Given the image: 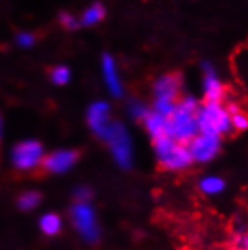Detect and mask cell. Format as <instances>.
<instances>
[{"mask_svg":"<svg viewBox=\"0 0 248 250\" xmlns=\"http://www.w3.org/2000/svg\"><path fill=\"white\" fill-rule=\"evenodd\" d=\"M197 101L188 97L178 103L176 110L169 118L167 124V136L181 142V144H190L196 137L199 130V121H197V112H199Z\"/></svg>","mask_w":248,"mask_h":250,"instance_id":"cell-1","label":"cell"},{"mask_svg":"<svg viewBox=\"0 0 248 250\" xmlns=\"http://www.w3.org/2000/svg\"><path fill=\"white\" fill-rule=\"evenodd\" d=\"M153 149L158 165L167 172H185L194 163L190 146L169 136L153 140Z\"/></svg>","mask_w":248,"mask_h":250,"instance_id":"cell-2","label":"cell"},{"mask_svg":"<svg viewBox=\"0 0 248 250\" xmlns=\"http://www.w3.org/2000/svg\"><path fill=\"white\" fill-rule=\"evenodd\" d=\"M200 133H209L215 136H226L233 130L232 115L220 103L208 101L199 107L197 112Z\"/></svg>","mask_w":248,"mask_h":250,"instance_id":"cell-3","label":"cell"},{"mask_svg":"<svg viewBox=\"0 0 248 250\" xmlns=\"http://www.w3.org/2000/svg\"><path fill=\"white\" fill-rule=\"evenodd\" d=\"M71 222L83 241L95 244L101 237V229L95 208L89 202L76 201L71 207Z\"/></svg>","mask_w":248,"mask_h":250,"instance_id":"cell-4","label":"cell"},{"mask_svg":"<svg viewBox=\"0 0 248 250\" xmlns=\"http://www.w3.org/2000/svg\"><path fill=\"white\" fill-rule=\"evenodd\" d=\"M107 142L109 149L114 158V162L122 169H130L133 165V142L131 137L120 122H113L104 139Z\"/></svg>","mask_w":248,"mask_h":250,"instance_id":"cell-5","label":"cell"},{"mask_svg":"<svg viewBox=\"0 0 248 250\" xmlns=\"http://www.w3.org/2000/svg\"><path fill=\"white\" fill-rule=\"evenodd\" d=\"M155 94V104L153 110L163 115L166 118H170L172 113L178 107V97H179V79L176 76H164L155 83L153 87Z\"/></svg>","mask_w":248,"mask_h":250,"instance_id":"cell-6","label":"cell"},{"mask_svg":"<svg viewBox=\"0 0 248 250\" xmlns=\"http://www.w3.org/2000/svg\"><path fill=\"white\" fill-rule=\"evenodd\" d=\"M44 148L37 140H23L11 152V162L20 172H32L44 163Z\"/></svg>","mask_w":248,"mask_h":250,"instance_id":"cell-7","label":"cell"},{"mask_svg":"<svg viewBox=\"0 0 248 250\" xmlns=\"http://www.w3.org/2000/svg\"><path fill=\"white\" fill-rule=\"evenodd\" d=\"M190 151L194 158V163H209L212 162L221 149V137L209 133H199L190 144Z\"/></svg>","mask_w":248,"mask_h":250,"instance_id":"cell-8","label":"cell"},{"mask_svg":"<svg viewBox=\"0 0 248 250\" xmlns=\"http://www.w3.org/2000/svg\"><path fill=\"white\" fill-rule=\"evenodd\" d=\"M78 160V154L73 149H59L48 154L44 158L42 167L45 172L48 173H65L68 170H71Z\"/></svg>","mask_w":248,"mask_h":250,"instance_id":"cell-9","label":"cell"},{"mask_svg":"<svg viewBox=\"0 0 248 250\" xmlns=\"http://www.w3.org/2000/svg\"><path fill=\"white\" fill-rule=\"evenodd\" d=\"M87 122H89L91 130L101 139L107 134L110 125L113 124L110 121V107L104 101L94 103L89 110H87Z\"/></svg>","mask_w":248,"mask_h":250,"instance_id":"cell-10","label":"cell"},{"mask_svg":"<svg viewBox=\"0 0 248 250\" xmlns=\"http://www.w3.org/2000/svg\"><path fill=\"white\" fill-rule=\"evenodd\" d=\"M101 71H102V79L105 82V86H107L110 94L114 97H120L123 94V84L120 82L116 61L112 56L105 55L101 62Z\"/></svg>","mask_w":248,"mask_h":250,"instance_id":"cell-11","label":"cell"},{"mask_svg":"<svg viewBox=\"0 0 248 250\" xmlns=\"http://www.w3.org/2000/svg\"><path fill=\"white\" fill-rule=\"evenodd\" d=\"M203 71H205V79H203V91L205 97L208 101L212 103H220L223 97V84L220 79L215 74V69L210 63L205 62L203 63Z\"/></svg>","mask_w":248,"mask_h":250,"instance_id":"cell-12","label":"cell"},{"mask_svg":"<svg viewBox=\"0 0 248 250\" xmlns=\"http://www.w3.org/2000/svg\"><path fill=\"white\" fill-rule=\"evenodd\" d=\"M145 127L148 130V133L151 134V137L153 140L167 136V124H169V118L159 115L158 112H149V115L145 118Z\"/></svg>","mask_w":248,"mask_h":250,"instance_id":"cell-13","label":"cell"},{"mask_svg":"<svg viewBox=\"0 0 248 250\" xmlns=\"http://www.w3.org/2000/svg\"><path fill=\"white\" fill-rule=\"evenodd\" d=\"M199 190L206 196H217L226 190V181L217 175H208L199 181Z\"/></svg>","mask_w":248,"mask_h":250,"instance_id":"cell-14","label":"cell"},{"mask_svg":"<svg viewBox=\"0 0 248 250\" xmlns=\"http://www.w3.org/2000/svg\"><path fill=\"white\" fill-rule=\"evenodd\" d=\"M62 226H63L62 219L55 212L44 214V216L39 219V229H41L42 234H45L48 237L57 235L59 232L62 230Z\"/></svg>","mask_w":248,"mask_h":250,"instance_id":"cell-15","label":"cell"},{"mask_svg":"<svg viewBox=\"0 0 248 250\" xmlns=\"http://www.w3.org/2000/svg\"><path fill=\"white\" fill-rule=\"evenodd\" d=\"M39 204H41V194L35 190L21 193L19 201H17V205H19L21 211H32L35 208H38Z\"/></svg>","mask_w":248,"mask_h":250,"instance_id":"cell-16","label":"cell"},{"mask_svg":"<svg viewBox=\"0 0 248 250\" xmlns=\"http://www.w3.org/2000/svg\"><path fill=\"white\" fill-rule=\"evenodd\" d=\"M104 15H105L104 8L99 3H95V5L89 6V8H87L83 12V15H81V23L84 26H94V24L99 23L104 19Z\"/></svg>","mask_w":248,"mask_h":250,"instance_id":"cell-17","label":"cell"},{"mask_svg":"<svg viewBox=\"0 0 248 250\" xmlns=\"http://www.w3.org/2000/svg\"><path fill=\"white\" fill-rule=\"evenodd\" d=\"M71 80V71L68 66H56L51 71V82L55 84H66Z\"/></svg>","mask_w":248,"mask_h":250,"instance_id":"cell-18","label":"cell"},{"mask_svg":"<svg viewBox=\"0 0 248 250\" xmlns=\"http://www.w3.org/2000/svg\"><path fill=\"white\" fill-rule=\"evenodd\" d=\"M130 113L133 118L135 119H141V121H145V118L149 115V110H148V107L143 104V103H140V101H133L130 104Z\"/></svg>","mask_w":248,"mask_h":250,"instance_id":"cell-19","label":"cell"},{"mask_svg":"<svg viewBox=\"0 0 248 250\" xmlns=\"http://www.w3.org/2000/svg\"><path fill=\"white\" fill-rule=\"evenodd\" d=\"M232 125H233V130H236V131L247 130L248 128V115H245L241 110L232 113Z\"/></svg>","mask_w":248,"mask_h":250,"instance_id":"cell-20","label":"cell"},{"mask_svg":"<svg viewBox=\"0 0 248 250\" xmlns=\"http://www.w3.org/2000/svg\"><path fill=\"white\" fill-rule=\"evenodd\" d=\"M17 44L23 48H29L35 44V37L30 32H20L17 35Z\"/></svg>","mask_w":248,"mask_h":250,"instance_id":"cell-21","label":"cell"},{"mask_svg":"<svg viewBox=\"0 0 248 250\" xmlns=\"http://www.w3.org/2000/svg\"><path fill=\"white\" fill-rule=\"evenodd\" d=\"M60 21H62V24L65 26V27H68V29H76V27H78V20L76 19L74 15H71V14H62L60 15Z\"/></svg>","mask_w":248,"mask_h":250,"instance_id":"cell-22","label":"cell"},{"mask_svg":"<svg viewBox=\"0 0 248 250\" xmlns=\"http://www.w3.org/2000/svg\"><path fill=\"white\" fill-rule=\"evenodd\" d=\"M76 201H83V202H89V199L92 198V193L87 187H78L74 193Z\"/></svg>","mask_w":248,"mask_h":250,"instance_id":"cell-23","label":"cell"},{"mask_svg":"<svg viewBox=\"0 0 248 250\" xmlns=\"http://www.w3.org/2000/svg\"><path fill=\"white\" fill-rule=\"evenodd\" d=\"M238 250H248V235H244L239 241Z\"/></svg>","mask_w":248,"mask_h":250,"instance_id":"cell-24","label":"cell"}]
</instances>
